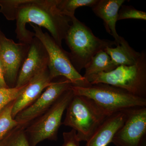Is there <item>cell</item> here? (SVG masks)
<instances>
[{
  "instance_id": "obj_5",
  "label": "cell",
  "mask_w": 146,
  "mask_h": 146,
  "mask_svg": "<svg viewBox=\"0 0 146 146\" xmlns=\"http://www.w3.org/2000/svg\"><path fill=\"white\" fill-rule=\"evenodd\" d=\"M86 79L91 84H106L146 98V50L142 51L140 58L134 65H120L109 72L93 75Z\"/></svg>"
},
{
  "instance_id": "obj_10",
  "label": "cell",
  "mask_w": 146,
  "mask_h": 146,
  "mask_svg": "<svg viewBox=\"0 0 146 146\" xmlns=\"http://www.w3.org/2000/svg\"><path fill=\"white\" fill-rule=\"evenodd\" d=\"M30 44L16 43L5 36L0 41V60L2 65L5 80L9 88L16 86L21 67Z\"/></svg>"
},
{
  "instance_id": "obj_8",
  "label": "cell",
  "mask_w": 146,
  "mask_h": 146,
  "mask_svg": "<svg viewBox=\"0 0 146 146\" xmlns=\"http://www.w3.org/2000/svg\"><path fill=\"white\" fill-rule=\"evenodd\" d=\"M124 111L125 121L111 143L116 146H146V107L132 108Z\"/></svg>"
},
{
  "instance_id": "obj_4",
  "label": "cell",
  "mask_w": 146,
  "mask_h": 146,
  "mask_svg": "<svg viewBox=\"0 0 146 146\" xmlns=\"http://www.w3.org/2000/svg\"><path fill=\"white\" fill-rule=\"evenodd\" d=\"M71 88L74 95L91 99L110 115L132 108L146 107V98L106 84L83 87L72 85Z\"/></svg>"
},
{
  "instance_id": "obj_23",
  "label": "cell",
  "mask_w": 146,
  "mask_h": 146,
  "mask_svg": "<svg viewBox=\"0 0 146 146\" xmlns=\"http://www.w3.org/2000/svg\"><path fill=\"white\" fill-rule=\"evenodd\" d=\"M9 88L5 80L2 65L0 60V88Z\"/></svg>"
},
{
  "instance_id": "obj_15",
  "label": "cell",
  "mask_w": 146,
  "mask_h": 146,
  "mask_svg": "<svg viewBox=\"0 0 146 146\" xmlns=\"http://www.w3.org/2000/svg\"><path fill=\"white\" fill-rule=\"evenodd\" d=\"M104 51L117 67L120 65H134L141 56V52L133 49L123 37L121 38L119 44L117 45L116 47H107Z\"/></svg>"
},
{
  "instance_id": "obj_17",
  "label": "cell",
  "mask_w": 146,
  "mask_h": 146,
  "mask_svg": "<svg viewBox=\"0 0 146 146\" xmlns=\"http://www.w3.org/2000/svg\"><path fill=\"white\" fill-rule=\"evenodd\" d=\"M15 100L9 104L0 112V142L11 131L19 125L11 115Z\"/></svg>"
},
{
  "instance_id": "obj_24",
  "label": "cell",
  "mask_w": 146,
  "mask_h": 146,
  "mask_svg": "<svg viewBox=\"0 0 146 146\" xmlns=\"http://www.w3.org/2000/svg\"><path fill=\"white\" fill-rule=\"evenodd\" d=\"M5 36V35L1 31V30H0V41L1 40V39H2L3 37Z\"/></svg>"
},
{
  "instance_id": "obj_21",
  "label": "cell",
  "mask_w": 146,
  "mask_h": 146,
  "mask_svg": "<svg viewBox=\"0 0 146 146\" xmlns=\"http://www.w3.org/2000/svg\"><path fill=\"white\" fill-rule=\"evenodd\" d=\"M125 19L146 20V13L137 10L132 6L122 5L118 13V21Z\"/></svg>"
},
{
  "instance_id": "obj_11",
  "label": "cell",
  "mask_w": 146,
  "mask_h": 146,
  "mask_svg": "<svg viewBox=\"0 0 146 146\" xmlns=\"http://www.w3.org/2000/svg\"><path fill=\"white\" fill-rule=\"evenodd\" d=\"M48 63L46 50L41 41L34 36L20 70L15 87L20 88L26 85L35 76L47 69Z\"/></svg>"
},
{
  "instance_id": "obj_9",
  "label": "cell",
  "mask_w": 146,
  "mask_h": 146,
  "mask_svg": "<svg viewBox=\"0 0 146 146\" xmlns=\"http://www.w3.org/2000/svg\"><path fill=\"white\" fill-rule=\"evenodd\" d=\"M72 85L68 79L59 77L57 80L52 82L33 103L19 112L14 119L19 125L25 127L46 112Z\"/></svg>"
},
{
  "instance_id": "obj_6",
  "label": "cell",
  "mask_w": 146,
  "mask_h": 146,
  "mask_svg": "<svg viewBox=\"0 0 146 146\" xmlns=\"http://www.w3.org/2000/svg\"><path fill=\"white\" fill-rule=\"evenodd\" d=\"M74 94L72 88L65 91L48 110L25 127L30 146L48 139L57 140L62 117Z\"/></svg>"
},
{
  "instance_id": "obj_3",
  "label": "cell",
  "mask_w": 146,
  "mask_h": 146,
  "mask_svg": "<svg viewBox=\"0 0 146 146\" xmlns=\"http://www.w3.org/2000/svg\"><path fill=\"white\" fill-rule=\"evenodd\" d=\"M66 109L63 124L76 131L80 142H87L111 115L91 99L78 95H74Z\"/></svg>"
},
{
  "instance_id": "obj_13",
  "label": "cell",
  "mask_w": 146,
  "mask_h": 146,
  "mask_svg": "<svg viewBox=\"0 0 146 146\" xmlns=\"http://www.w3.org/2000/svg\"><path fill=\"white\" fill-rule=\"evenodd\" d=\"M125 0H98L92 7L94 13L104 21L106 31L113 36L117 45L119 44L121 36L116 30L118 13Z\"/></svg>"
},
{
  "instance_id": "obj_22",
  "label": "cell",
  "mask_w": 146,
  "mask_h": 146,
  "mask_svg": "<svg viewBox=\"0 0 146 146\" xmlns=\"http://www.w3.org/2000/svg\"><path fill=\"white\" fill-rule=\"evenodd\" d=\"M63 143L62 146H80V141L77 137V133L75 129L63 133Z\"/></svg>"
},
{
  "instance_id": "obj_19",
  "label": "cell",
  "mask_w": 146,
  "mask_h": 146,
  "mask_svg": "<svg viewBox=\"0 0 146 146\" xmlns=\"http://www.w3.org/2000/svg\"><path fill=\"white\" fill-rule=\"evenodd\" d=\"M98 0H57V6L60 11L72 18L77 9L82 7L92 8Z\"/></svg>"
},
{
  "instance_id": "obj_18",
  "label": "cell",
  "mask_w": 146,
  "mask_h": 146,
  "mask_svg": "<svg viewBox=\"0 0 146 146\" xmlns=\"http://www.w3.org/2000/svg\"><path fill=\"white\" fill-rule=\"evenodd\" d=\"M25 127L18 125L0 142V146H30Z\"/></svg>"
},
{
  "instance_id": "obj_16",
  "label": "cell",
  "mask_w": 146,
  "mask_h": 146,
  "mask_svg": "<svg viewBox=\"0 0 146 146\" xmlns=\"http://www.w3.org/2000/svg\"><path fill=\"white\" fill-rule=\"evenodd\" d=\"M117 67L107 53L105 51H102L93 56L86 65L83 76L86 78L89 76L99 73L109 72Z\"/></svg>"
},
{
  "instance_id": "obj_12",
  "label": "cell",
  "mask_w": 146,
  "mask_h": 146,
  "mask_svg": "<svg viewBox=\"0 0 146 146\" xmlns=\"http://www.w3.org/2000/svg\"><path fill=\"white\" fill-rule=\"evenodd\" d=\"M52 81L48 68L35 76L14 101L11 112L13 119L19 112L33 103Z\"/></svg>"
},
{
  "instance_id": "obj_20",
  "label": "cell",
  "mask_w": 146,
  "mask_h": 146,
  "mask_svg": "<svg viewBox=\"0 0 146 146\" xmlns=\"http://www.w3.org/2000/svg\"><path fill=\"white\" fill-rule=\"evenodd\" d=\"M26 85L20 88H0V112L9 104L18 98Z\"/></svg>"
},
{
  "instance_id": "obj_1",
  "label": "cell",
  "mask_w": 146,
  "mask_h": 146,
  "mask_svg": "<svg viewBox=\"0 0 146 146\" xmlns=\"http://www.w3.org/2000/svg\"><path fill=\"white\" fill-rule=\"evenodd\" d=\"M13 11L16 21L15 32L19 43L30 44L34 33L27 29L26 25L32 23L46 29L56 44L62 47L72 18L60 11L57 0H13Z\"/></svg>"
},
{
  "instance_id": "obj_2",
  "label": "cell",
  "mask_w": 146,
  "mask_h": 146,
  "mask_svg": "<svg viewBox=\"0 0 146 146\" xmlns=\"http://www.w3.org/2000/svg\"><path fill=\"white\" fill-rule=\"evenodd\" d=\"M64 39L70 50L68 53L71 62L80 73L98 52L117 45L115 41L95 36L91 29L75 16L72 18L70 27Z\"/></svg>"
},
{
  "instance_id": "obj_7",
  "label": "cell",
  "mask_w": 146,
  "mask_h": 146,
  "mask_svg": "<svg viewBox=\"0 0 146 146\" xmlns=\"http://www.w3.org/2000/svg\"><path fill=\"white\" fill-rule=\"evenodd\" d=\"M30 25L35 32V36L41 41L48 52V69L53 80L62 76L69 80L73 86L83 87L91 85L74 67L68 52L58 46L48 33L43 32L42 29L37 26Z\"/></svg>"
},
{
  "instance_id": "obj_14",
  "label": "cell",
  "mask_w": 146,
  "mask_h": 146,
  "mask_svg": "<svg viewBox=\"0 0 146 146\" xmlns=\"http://www.w3.org/2000/svg\"><path fill=\"white\" fill-rule=\"evenodd\" d=\"M126 117L124 110L110 115L86 142V146H107L123 124Z\"/></svg>"
}]
</instances>
